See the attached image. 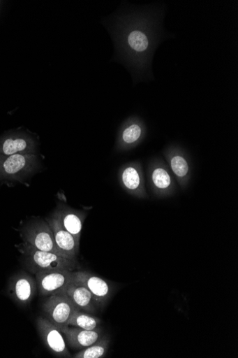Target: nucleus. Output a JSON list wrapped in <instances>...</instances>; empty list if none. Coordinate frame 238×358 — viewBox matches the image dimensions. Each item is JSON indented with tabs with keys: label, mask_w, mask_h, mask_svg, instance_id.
Segmentation results:
<instances>
[{
	"label": "nucleus",
	"mask_w": 238,
	"mask_h": 358,
	"mask_svg": "<svg viewBox=\"0 0 238 358\" xmlns=\"http://www.w3.org/2000/svg\"><path fill=\"white\" fill-rule=\"evenodd\" d=\"M143 20L138 16L124 17L117 34V42L126 57L141 67L150 60L156 43L152 27Z\"/></svg>",
	"instance_id": "1"
},
{
	"label": "nucleus",
	"mask_w": 238,
	"mask_h": 358,
	"mask_svg": "<svg viewBox=\"0 0 238 358\" xmlns=\"http://www.w3.org/2000/svg\"><path fill=\"white\" fill-rule=\"evenodd\" d=\"M17 248L22 255L24 266L35 274L45 271H75L78 268L77 260L38 250L25 242L18 245Z\"/></svg>",
	"instance_id": "2"
},
{
	"label": "nucleus",
	"mask_w": 238,
	"mask_h": 358,
	"mask_svg": "<svg viewBox=\"0 0 238 358\" xmlns=\"http://www.w3.org/2000/svg\"><path fill=\"white\" fill-rule=\"evenodd\" d=\"M40 169L36 154L0 156V185L22 183Z\"/></svg>",
	"instance_id": "3"
},
{
	"label": "nucleus",
	"mask_w": 238,
	"mask_h": 358,
	"mask_svg": "<svg viewBox=\"0 0 238 358\" xmlns=\"http://www.w3.org/2000/svg\"><path fill=\"white\" fill-rule=\"evenodd\" d=\"M20 236L24 242L38 250L64 257L55 243L53 232L47 220L40 217L30 220L22 226Z\"/></svg>",
	"instance_id": "4"
},
{
	"label": "nucleus",
	"mask_w": 238,
	"mask_h": 358,
	"mask_svg": "<svg viewBox=\"0 0 238 358\" xmlns=\"http://www.w3.org/2000/svg\"><path fill=\"white\" fill-rule=\"evenodd\" d=\"M147 178L151 193L158 199L171 197L177 192L175 177L161 159L149 162Z\"/></svg>",
	"instance_id": "5"
},
{
	"label": "nucleus",
	"mask_w": 238,
	"mask_h": 358,
	"mask_svg": "<svg viewBox=\"0 0 238 358\" xmlns=\"http://www.w3.org/2000/svg\"><path fill=\"white\" fill-rule=\"evenodd\" d=\"M118 179L123 189L131 196L140 199L149 198L144 169L140 162H131L123 165L119 169Z\"/></svg>",
	"instance_id": "6"
},
{
	"label": "nucleus",
	"mask_w": 238,
	"mask_h": 358,
	"mask_svg": "<svg viewBox=\"0 0 238 358\" xmlns=\"http://www.w3.org/2000/svg\"><path fill=\"white\" fill-rule=\"evenodd\" d=\"M45 317L59 329L68 327L69 321L77 310H80L69 297L64 294L49 296L43 306Z\"/></svg>",
	"instance_id": "7"
},
{
	"label": "nucleus",
	"mask_w": 238,
	"mask_h": 358,
	"mask_svg": "<svg viewBox=\"0 0 238 358\" xmlns=\"http://www.w3.org/2000/svg\"><path fill=\"white\" fill-rule=\"evenodd\" d=\"M147 127L138 117L127 119L119 127L116 142V150L124 152L137 147L145 138Z\"/></svg>",
	"instance_id": "8"
},
{
	"label": "nucleus",
	"mask_w": 238,
	"mask_h": 358,
	"mask_svg": "<svg viewBox=\"0 0 238 358\" xmlns=\"http://www.w3.org/2000/svg\"><path fill=\"white\" fill-rule=\"evenodd\" d=\"M168 168L175 177L182 189L190 183L192 169L191 160L187 152L177 145L169 146L163 152Z\"/></svg>",
	"instance_id": "9"
},
{
	"label": "nucleus",
	"mask_w": 238,
	"mask_h": 358,
	"mask_svg": "<svg viewBox=\"0 0 238 358\" xmlns=\"http://www.w3.org/2000/svg\"><path fill=\"white\" fill-rule=\"evenodd\" d=\"M38 143L24 131H11L0 136V155L36 154Z\"/></svg>",
	"instance_id": "10"
},
{
	"label": "nucleus",
	"mask_w": 238,
	"mask_h": 358,
	"mask_svg": "<svg viewBox=\"0 0 238 358\" xmlns=\"http://www.w3.org/2000/svg\"><path fill=\"white\" fill-rule=\"evenodd\" d=\"M38 287L44 296L62 294L74 280V271H55L36 274Z\"/></svg>",
	"instance_id": "11"
},
{
	"label": "nucleus",
	"mask_w": 238,
	"mask_h": 358,
	"mask_svg": "<svg viewBox=\"0 0 238 358\" xmlns=\"http://www.w3.org/2000/svg\"><path fill=\"white\" fill-rule=\"evenodd\" d=\"M37 328L45 345L54 355L72 357L60 329L55 324L46 317H40L37 320Z\"/></svg>",
	"instance_id": "12"
},
{
	"label": "nucleus",
	"mask_w": 238,
	"mask_h": 358,
	"mask_svg": "<svg viewBox=\"0 0 238 358\" xmlns=\"http://www.w3.org/2000/svg\"><path fill=\"white\" fill-rule=\"evenodd\" d=\"M73 280L88 289L98 308L104 307L112 296L113 287L110 283L91 273L74 271Z\"/></svg>",
	"instance_id": "13"
},
{
	"label": "nucleus",
	"mask_w": 238,
	"mask_h": 358,
	"mask_svg": "<svg viewBox=\"0 0 238 358\" xmlns=\"http://www.w3.org/2000/svg\"><path fill=\"white\" fill-rule=\"evenodd\" d=\"M46 220L53 232L55 243L64 257L77 260L80 245L64 229L58 212L55 210Z\"/></svg>",
	"instance_id": "14"
},
{
	"label": "nucleus",
	"mask_w": 238,
	"mask_h": 358,
	"mask_svg": "<svg viewBox=\"0 0 238 358\" xmlns=\"http://www.w3.org/2000/svg\"><path fill=\"white\" fill-rule=\"evenodd\" d=\"M38 284L31 275L20 272L10 279L8 285V294L20 306L28 305L36 296Z\"/></svg>",
	"instance_id": "15"
},
{
	"label": "nucleus",
	"mask_w": 238,
	"mask_h": 358,
	"mask_svg": "<svg viewBox=\"0 0 238 358\" xmlns=\"http://www.w3.org/2000/svg\"><path fill=\"white\" fill-rule=\"evenodd\" d=\"M56 210L59 215L64 229L69 232L80 245L82 231L87 213L75 210L63 204H59Z\"/></svg>",
	"instance_id": "16"
},
{
	"label": "nucleus",
	"mask_w": 238,
	"mask_h": 358,
	"mask_svg": "<svg viewBox=\"0 0 238 358\" xmlns=\"http://www.w3.org/2000/svg\"><path fill=\"white\" fill-rule=\"evenodd\" d=\"M60 330L65 338L66 343L76 349L87 348L103 336V332L101 328L88 331L68 325Z\"/></svg>",
	"instance_id": "17"
},
{
	"label": "nucleus",
	"mask_w": 238,
	"mask_h": 358,
	"mask_svg": "<svg viewBox=\"0 0 238 358\" xmlns=\"http://www.w3.org/2000/svg\"><path fill=\"white\" fill-rule=\"evenodd\" d=\"M62 294L69 297L82 311L94 313L98 308L96 301L88 289L74 280L66 287Z\"/></svg>",
	"instance_id": "18"
},
{
	"label": "nucleus",
	"mask_w": 238,
	"mask_h": 358,
	"mask_svg": "<svg viewBox=\"0 0 238 358\" xmlns=\"http://www.w3.org/2000/svg\"><path fill=\"white\" fill-rule=\"evenodd\" d=\"M110 340L107 336H102L91 345L84 348L75 355L74 358H101L105 357L109 350Z\"/></svg>",
	"instance_id": "19"
},
{
	"label": "nucleus",
	"mask_w": 238,
	"mask_h": 358,
	"mask_svg": "<svg viewBox=\"0 0 238 358\" xmlns=\"http://www.w3.org/2000/svg\"><path fill=\"white\" fill-rule=\"evenodd\" d=\"M101 321L97 317L82 310H77L69 321V327L92 331L99 328Z\"/></svg>",
	"instance_id": "20"
},
{
	"label": "nucleus",
	"mask_w": 238,
	"mask_h": 358,
	"mask_svg": "<svg viewBox=\"0 0 238 358\" xmlns=\"http://www.w3.org/2000/svg\"><path fill=\"white\" fill-rule=\"evenodd\" d=\"M2 3H3L2 1H0V6H1Z\"/></svg>",
	"instance_id": "21"
},
{
	"label": "nucleus",
	"mask_w": 238,
	"mask_h": 358,
	"mask_svg": "<svg viewBox=\"0 0 238 358\" xmlns=\"http://www.w3.org/2000/svg\"><path fill=\"white\" fill-rule=\"evenodd\" d=\"M0 156H1V155H0Z\"/></svg>",
	"instance_id": "22"
}]
</instances>
